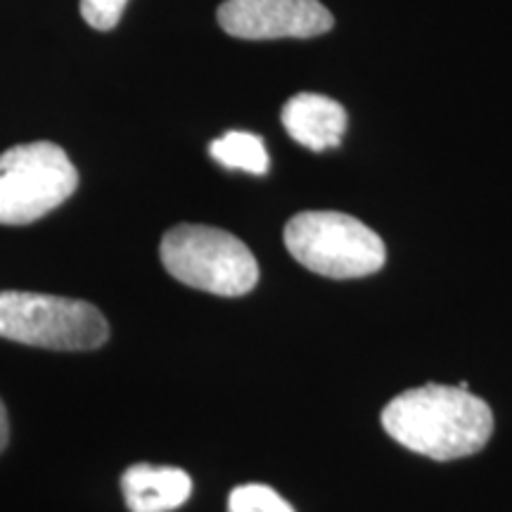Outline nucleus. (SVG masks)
Here are the masks:
<instances>
[{"label": "nucleus", "instance_id": "obj_1", "mask_svg": "<svg viewBox=\"0 0 512 512\" xmlns=\"http://www.w3.org/2000/svg\"><path fill=\"white\" fill-rule=\"evenodd\" d=\"M382 427L408 451L432 460H458L489 444L494 413L470 389L425 384L389 401Z\"/></svg>", "mask_w": 512, "mask_h": 512}, {"label": "nucleus", "instance_id": "obj_2", "mask_svg": "<svg viewBox=\"0 0 512 512\" xmlns=\"http://www.w3.org/2000/svg\"><path fill=\"white\" fill-rule=\"evenodd\" d=\"M159 256L178 283L219 297H242L259 283L254 254L245 242L221 228L192 223L171 228Z\"/></svg>", "mask_w": 512, "mask_h": 512}, {"label": "nucleus", "instance_id": "obj_3", "mask_svg": "<svg viewBox=\"0 0 512 512\" xmlns=\"http://www.w3.org/2000/svg\"><path fill=\"white\" fill-rule=\"evenodd\" d=\"M285 245L304 268L335 280L366 278L387 261L380 235L339 211L297 214L285 226Z\"/></svg>", "mask_w": 512, "mask_h": 512}, {"label": "nucleus", "instance_id": "obj_4", "mask_svg": "<svg viewBox=\"0 0 512 512\" xmlns=\"http://www.w3.org/2000/svg\"><path fill=\"white\" fill-rule=\"evenodd\" d=\"M0 337L53 351H91L110 337V325L93 304L55 294L0 292Z\"/></svg>", "mask_w": 512, "mask_h": 512}, {"label": "nucleus", "instance_id": "obj_5", "mask_svg": "<svg viewBox=\"0 0 512 512\" xmlns=\"http://www.w3.org/2000/svg\"><path fill=\"white\" fill-rule=\"evenodd\" d=\"M79 174L60 145H15L0 155V226H27L74 195Z\"/></svg>", "mask_w": 512, "mask_h": 512}, {"label": "nucleus", "instance_id": "obj_6", "mask_svg": "<svg viewBox=\"0 0 512 512\" xmlns=\"http://www.w3.org/2000/svg\"><path fill=\"white\" fill-rule=\"evenodd\" d=\"M219 24L235 38L275 41L320 36L335 19L318 0H226L219 8Z\"/></svg>", "mask_w": 512, "mask_h": 512}, {"label": "nucleus", "instance_id": "obj_7", "mask_svg": "<svg viewBox=\"0 0 512 512\" xmlns=\"http://www.w3.org/2000/svg\"><path fill=\"white\" fill-rule=\"evenodd\" d=\"M347 110L318 93H299L285 102L283 126L294 143L313 152L332 150L347 133Z\"/></svg>", "mask_w": 512, "mask_h": 512}, {"label": "nucleus", "instance_id": "obj_8", "mask_svg": "<svg viewBox=\"0 0 512 512\" xmlns=\"http://www.w3.org/2000/svg\"><path fill=\"white\" fill-rule=\"evenodd\" d=\"M121 491L131 512H171L190 498L192 479L181 467L140 463L124 472Z\"/></svg>", "mask_w": 512, "mask_h": 512}, {"label": "nucleus", "instance_id": "obj_9", "mask_svg": "<svg viewBox=\"0 0 512 512\" xmlns=\"http://www.w3.org/2000/svg\"><path fill=\"white\" fill-rule=\"evenodd\" d=\"M209 155L226 169L247 171V174L264 176L268 171V152L264 140L254 133L228 131L209 145Z\"/></svg>", "mask_w": 512, "mask_h": 512}, {"label": "nucleus", "instance_id": "obj_10", "mask_svg": "<svg viewBox=\"0 0 512 512\" xmlns=\"http://www.w3.org/2000/svg\"><path fill=\"white\" fill-rule=\"evenodd\" d=\"M228 512H294V508L271 486L247 484L230 491Z\"/></svg>", "mask_w": 512, "mask_h": 512}, {"label": "nucleus", "instance_id": "obj_11", "mask_svg": "<svg viewBox=\"0 0 512 512\" xmlns=\"http://www.w3.org/2000/svg\"><path fill=\"white\" fill-rule=\"evenodd\" d=\"M128 0H81V17L98 31H110L119 24Z\"/></svg>", "mask_w": 512, "mask_h": 512}, {"label": "nucleus", "instance_id": "obj_12", "mask_svg": "<svg viewBox=\"0 0 512 512\" xmlns=\"http://www.w3.org/2000/svg\"><path fill=\"white\" fill-rule=\"evenodd\" d=\"M10 439V425H8V411H5L3 401H0V453L5 451Z\"/></svg>", "mask_w": 512, "mask_h": 512}]
</instances>
